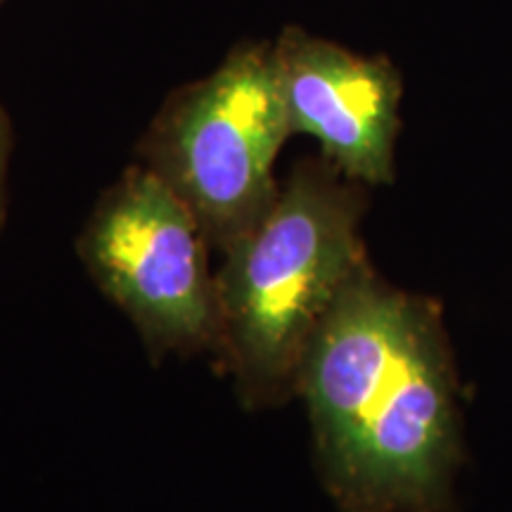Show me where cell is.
<instances>
[{
  "mask_svg": "<svg viewBox=\"0 0 512 512\" xmlns=\"http://www.w3.org/2000/svg\"><path fill=\"white\" fill-rule=\"evenodd\" d=\"M292 131L273 57L240 53L197 86L164 131L162 176L226 249L275 202L273 162Z\"/></svg>",
  "mask_w": 512,
  "mask_h": 512,
  "instance_id": "cell-3",
  "label": "cell"
},
{
  "mask_svg": "<svg viewBox=\"0 0 512 512\" xmlns=\"http://www.w3.org/2000/svg\"><path fill=\"white\" fill-rule=\"evenodd\" d=\"M349 209L311 178H294L226 247L216 278L219 330L240 375L264 389L302 361L313 332L356 271Z\"/></svg>",
  "mask_w": 512,
  "mask_h": 512,
  "instance_id": "cell-2",
  "label": "cell"
},
{
  "mask_svg": "<svg viewBox=\"0 0 512 512\" xmlns=\"http://www.w3.org/2000/svg\"><path fill=\"white\" fill-rule=\"evenodd\" d=\"M292 131L309 133L349 174L389 178L396 83L380 64L287 36L273 57Z\"/></svg>",
  "mask_w": 512,
  "mask_h": 512,
  "instance_id": "cell-5",
  "label": "cell"
},
{
  "mask_svg": "<svg viewBox=\"0 0 512 512\" xmlns=\"http://www.w3.org/2000/svg\"><path fill=\"white\" fill-rule=\"evenodd\" d=\"M302 366L339 496L358 512L430 505L451 415L420 311L351 278L313 332Z\"/></svg>",
  "mask_w": 512,
  "mask_h": 512,
  "instance_id": "cell-1",
  "label": "cell"
},
{
  "mask_svg": "<svg viewBox=\"0 0 512 512\" xmlns=\"http://www.w3.org/2000/svg\"><path fill=\"white\" fill-rule=\"evenodd\" d=\"M83 256L102 290L159 342L195 344L219 330L204 230L162 174L124 178L93 216Z\"/></svg>",
  "mask_w": 512,
  "mask_h": 512,
  "instance_id": "cell-4",
  "label": "cell"
}]
</instances>
